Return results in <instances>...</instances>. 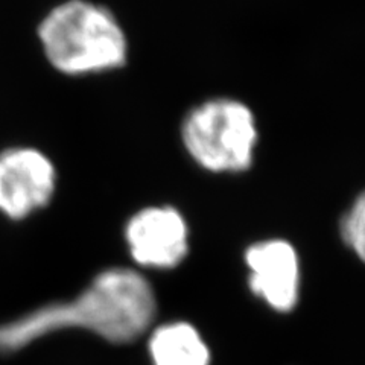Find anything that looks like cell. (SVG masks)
<instances>
[{"label": "cell", "instance_id": "6da1fadb", "mask_svg": "<svg viewBox=\"0 0 365 365\" xmlns=\"http://www.w3.org/2000/svg\"><path fill=\"white\" fill-rule=\"evenodd\" d=\"M155 309L154 291L139 272L107 269L76 299L49 303L0 324V355H13L31 342L66 329L90 330L123 344L146 332Z\"/></svg>", "mask_w": 365, "mask_h": 365}, {"label": "cell", "instance_id": "7a4b0ae2", "mask_svg": "<svg viewBox=\"0 0 365 365\" xmlns=\"http://www.w3.org/2000/svg\"><path fill=\"white\" fill-rule=\"evenodd\" d=\"M38 38L52 67L68 76L116 71L128 58V40L118 19L88 0H67L51 9Z\"/></svg>", "mask_w": 365, "mask_h": 365}, {"label": "cell", "instance_id": "3957f363", "mask_svg": "<svg viewBox=\"0 0 365 365\" xmlns=\"http://www.w3.org/2000/svg\"><path fill=\"white\" fill-rule=\"evenodd\" d=\"M181 140L202 169L242 173L253 163L259 140L255 113L232 98L204 101L182 119Z\"/></svg>", "mask_w": 365, "mask_h": 365}, {"label": "cell", "instance_id": "277c9868", "mask_svg": "<svg viewBox=\"0 0 365 365\" xmlns=\"http://www.w3.org/2000/svg\"><path fill=\"white\" fill-rule=\"evenodd\" d=\"M56 173L48 155L36 148H11L0 154V213L25 220L49 204Z\"/></svg>", "mask_w": 365, "mask_h": 365}, {"label": "cell", "instance_id": "5b68a950", "mask_svg": "<svg viewBox=\"0 0 365 365\" xmlns=\"http://www.w3.org/2000/svg\"><path fill=\"white\" fill-rule=\"evenodd\" d=\"M127 242L139 265L174 268L187 253V225L173 207H148L127 224Z\"/></svg>", "mask_w": 365, "mask_h": 365}, {"label": "cell", "instance_id": "8992f818", "mask_svg": "<svg viewBox=\"0 0 365 365\" xmlns=\"http://www.w3.org/2000/svg\"><path fill=\"white\" fill-rule=\"evenodd\" d=\"M250 288L279 312H289L299 299V257L291 244L265 241L247 250Z\"/></svg>", "mask_w": 365, "mask_h": 365}, {"label": "cell", "instance_id": "52a82bcc", "mask_svg": "<svg viewBox=\"0 0 365 365\" xmlns=\"http://www.w3.org/2000/svg\"><path fill=\"white\" fill-rule=\"evenodd\" d=\"M154 365H209L210 353L198 330L187 323L160 326L150 338Z\"/></svg>", "mask_w": 365, "mask_h": 365}, {"label": "cell", "instance_id": "ba28073f", "mask_svg": "<svg viewBox=\"0 0 365 365\" xmlns=\"http://www.w3.org/2000/svg\"><path fill=\"white\" fill-rule=\"evenodd\" d=\"M341 232L346 244L362 259L365 247V202L362 195L358 197L342 218Z\"/></svg>", "mask_w": 365, "mask_h": 365}]
</instances>
